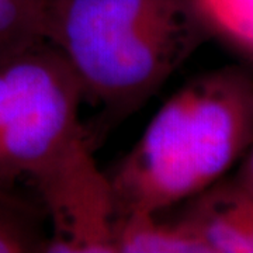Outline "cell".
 <instances>
[{
	"instance_id": "obj_9",
	"label": "cell",
	"mask_w": 253,
	"mask_h": 253,
	"mask_svg": "<svg viewBox=\"0 0 253 253\" xmlns=\"http://www.w3.org/2000/svg\"><path fill=\"white\" fill-rule=\"evenodd\" d=\"M236 177L253 194V145L242 158V165Z\"/></svg>"
},
{
	"instance_id": "obj_5",
	"label": "cell",
	"mask_w": 253,
	"mask_h": 253,
	"mask_svg": "<svg viewBox=\"0 0 253 253\" xmlns=\"http://www.w3.org/2000/svg\"><path fill=\"white\" fill-rule=\"evenodd\" d=\"M113 248L114 253H210L199 234L169 211L114 219Z\"/></svg>"
},
{
	"instance_id": "obj_4",
	"label": "cell",
	"mask_w": 253,
	"mask_h": 253,
	"mask_svg": "<svg viewBox=\"0 0 253 253\" xmlns=\"http://www.w3.org/2000/svg\"><path fill=\"white\" fill-rule=\"evenodd\" d=\"M176 207L210 253H253V194L236 177H224Z\"/></svg>"
},
{
	"instance_id": "obj_2",
	"label": "cell",
	"mask_w": 253,
	"mask_h": 253,
	"mask_svg": "<svg viewBox=\"0 0 253 253\" xmlns=\"http://www.w3.org/2000/svg\"><path fill=\"white\" fill-rule=\"evenodd\" d=\"M253 145V79L224 68L163 103L107 172L113 218L176 207L226 177Z\"/></svg>"
},
{
	"instance_id": "obj_8",
	"label": "cell",
	"mask_w": 253,
	"mask_h": 253,
	"mask_svg": "<svg viewBox=\"0 0 253 253\" xmlns=\"http://www.w3.org/2000/svg\"><path fill=\"white\" fill-rule=\"evenodd\" d=\"M46 0H0V63L45 40Z\"/></svg>"
},
{
	"instance_id": "obj_6",
	"label": "cell",
	"mask_w": 253,
	"mask_h": 253,
	"mask_svg": "<svg viewBox=\"0 0 253 253\" xmlns=\"http://www.w3.org/2000/svg\"><path fill=\"white\" fill-rule=\"evenodd\" d=\"M48 222L34 201L0 193V253L46 252Z\"/></svg>"
},
{
	"instance_id": "obj_1",
	"label": "cell",
	"mask_w": 253,
	"mask_h": 253,
	"mask_svg": "<svg viewBox=\"0 0 253 253\" xmlns=\"http://www.w3.org/2000/svg\"><path fill=\"white\" fill-rule=\"evenodd\" d=\"M83 101L46 40L0 63V193L31 191L48 222V253H114L111 191L82 123Z\"/></svg>"
},
{
	"instance_id": "obj_7",
	"label": "cell",
	"mask_w": 253,
	"mask_h": 253,
	"mask_svg": "<svg viewBox=\"0 0 253 253\" xmlns=\"http://www.w3.org/2000/svg\"><path fill=\"white\" fill-rule=\"evenodd\" d=\"M207 34L253 58V0H190Z\"/></svg>"
},
{
	"instance_id": "obj_3",
	"label": "cell",
	"mask_w": 253,
	"mask_h": 253,
	"mask_svg": "<svg viewBox=\"0 0 253 253\" xmlns=\"http://www.w3.org/2000/svg\"><path fill=\"white\" fill-rule=\"evenodd\" d=\"M206 34L190 0H46L45 40L111 116L139 109Z\"/></svg>"
}]
</instances>
